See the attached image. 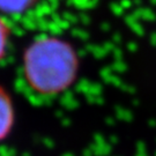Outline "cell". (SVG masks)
Listing matches in <instances>:
<instances>
[{"label":"cell","mask_w":156,"mask_h":156,"mask_svg":"<svg viewBox=\"0 0 156 156\" xmlns=\"http://www.w3.org/2000/svg\"><path fill=\"white\" fill-rule=\"evenodd\" d=\"M79 56L69 42L58 37H39L23 53V74L33 90L42 95H57L76 80Z\"/></svg>","instance_id":"6da1fadb"},{"label":"cell","mask_w":156,"mask_h":156,"mask_svg":"<svg viewBox=\"0 0 156 156\" xmlns=\"http://www.w3.org/2000/svg\"><path fill=\"white\" fill-rule=\"evenodd\" d=\"M37 0H0V12L6 14H20L26 12Z\"/></svg>","instance_id":"3957f363"},{"label":"cell","mask_w":156,"mask_h":156,"mask_svg":"<svg viewBox=\"0 0 156 156\" xmlns=\"http://www.w3.org/2000/svg\"><path fill=\"white\" fill-rule=\"evenodd\" d=\"M15 124V109L11 94L0 86V141L12 133Z\"/></svg>","instance_id":"7a4b0ae2"},{"label":"cell","mask_w":156,"mask_h":156,"mask_svg":"<svg viewBox=\"0 0 156 156\" xmlns=\"http://www.w3.org/2000/svg\"><path fill=\"white\" fill-rule=\"evenodd\" d=\"M11 37V28L4 17L0 16V60L6 56V51Z\"/></svg>","instance_id":"277c9868"}]
</instances>
